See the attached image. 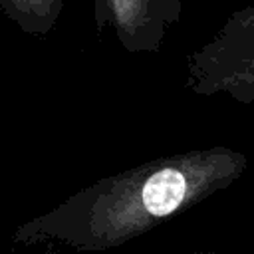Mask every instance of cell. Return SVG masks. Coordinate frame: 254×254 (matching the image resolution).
Segmentation results:
<instances>
[{"label": "cell", "instance_id": "obj_5", "mask_svg": "<svg viewBox=\"0 0 254 254\" xmlns=\"http://www.w3.org/2000/svg\"><path fill=\"white\" fill-rule=\"evenodd\" d=\"M183 254H230V252H214V250H202V252H183Z\"/></svg>", "mask_w": 254, "mask_h": 254}, {"label": "cell", "instance_id": "obj_4", "mask_svg": "<svg viewBox=\"0 0 254 254\" xmlns=\"http://www.w3.org/2000/svg\"><path fill=\"white\" fill-rule=\"evenodd\" d=\"M0 8L22 32L48 36L64 10V0H0Z\"/></svg>", "mask_w": 254, "mask_h": 254}, {"label": "cell", "instance_id": "obj_2", "mask_svg": "<svg viewBox=\"0 0 254 254\" xmlns=\"http://www.w3.org/2000/svg\"><path fill=\"white\" fill-rule=\"evenodd\" d=\"M185 87L254 103V4L234 10L218 32L187 56Z\"/></svg>", "mask_w": 254, "mask_h": 254}, {"label": "cell", "instance_id": "obj_3", "mask_svg": "<svg viewBox=\"0 0 254 254\" xmlns=\"http://www.w3.org/2000/svg\"><path fill=\"white\" fill-rule=\"evenodd\" d=\"M181 10V0H93L97 30L109 28L129 54L159 52Z\"/></svg>", "mask_w": 254, "mask_h": 254}, {"label": "cell", "instance_id": "obj_1", "mask_svg": "<svg viewBox=\"0 0 254 254\" xmlns=\"http://www.w3.org/2000/svg\"><path fill=\"white\" fill-rule=\"evenodd\" d=\"M246 167L248 157L226 145L155 157L107 175L22 222L12 232V242L81 254L105 252L228 189Z\"/></svg>", "mask_w": 254, "mask_h": 254}]
</instances>
